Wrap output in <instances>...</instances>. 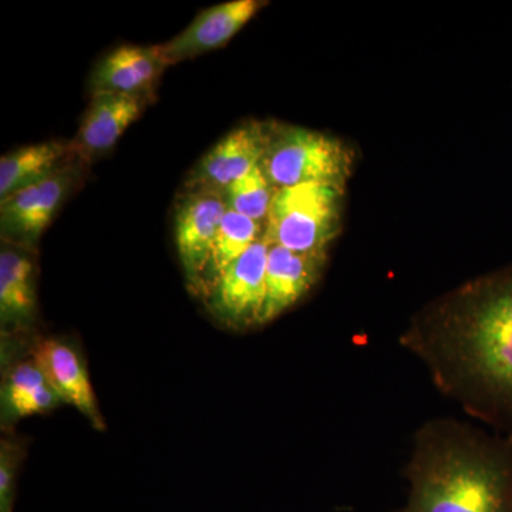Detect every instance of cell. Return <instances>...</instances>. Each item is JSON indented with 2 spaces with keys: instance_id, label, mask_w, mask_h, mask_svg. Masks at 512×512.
Returning a JSON list of instances; mask_svg holds the SVG:
<instances>
[{
  "instance_id": "obj_8",
  "label": "cell",
  "mask_w": 512,
  "mask_h": 512,
  "mask_svg": "<svg viewBox=\"0 0 512 512\" xmlns=\"http://www.w3.org/2000/svg\"><path fill=\"white\" fill-rule=\"evenodd\" d=\"M228 207L224 194L183 191L174 212V237L188 288L197 293L222 218Z\"/></svg>"
},
{
  "instance_id": "obj_18",
  "label": "cell",
  "mask_w": 512,
  "mask_h": 512,
  "mask_svg": "<svg viewBox=\"0 0 512 512\" xmlns=\"http://www.w3.org/2000/svg\"><path fill=\"white\" fill-rule=\"evenodd\" d=\"M275 192L276 188L266 177L264 168L259 163L244 177L229 185L224 192V198L228 210L265 225Z\"/></svg>"
},
{
  "instance_id": "obj_19",
  "label": "cell",
  "mask_w": 512,
  "mask_h": 512,
  "mask_svg": "<svg viewBox=\"0 0 512 512\" xmlns=\"http://www.w3.org/2000/svg\"><path fill=\"white\" fill-rule=\"evenodd\" d=\"M26 456L25 441L16 436L0 441V512H13L18 485L19 467Z\"/></svg>"
},
{
  "instance_id": "obj_14",
  "label": "cell",
  "mask_w": 512,
  "mask_h": 512,
  "mask_svg": "<svg viewBox=\"0 0 512 512\" xmlns=\"http://www.w3.org/2000/svg\"><path fill=\"white\" fill-rule=\"evenodd\" d=\"M167 67L156 46H119L94 66L89 80L90 92L92 96L153 97L158 80Z\"/></svg>"
},
{
  "instance_id": "obj_12",
  "label": "cell",
  "mask_w": 512,
  "mask_h": 512,
  "mask_svg": "<svg viewBox=\"0 0 512 512\" xmlns=\"http://www.w3.org/2000/svg\"><path fill=\"white\" fill-rule=\"evenodd\" d=\"M36 251L2 242L0 326L2 338L29 333L37 316Z\"/></svg>"
},
{
  "instance_id": "obj_15",
  "label": "cell",
  "mask_w": 512,
  "mask_h": 512,
  "mask_svg": "<svg viewBox=\"0 0 512 512\" xmlns=\"http://www.w3.org/2000/svg\"><path fill=\"white\" fill-rule=\"evenodd\" d=\"M56 390L47 382L35 360L15 363L3 373L0 390V421L3 431L12 429L19 420L47 414L62 406Z\"/></svg>"
},
{
  "instance_id": "obj_1",
  "label": "cell",
  "mask_w": 512,
  "mask_h": 512,
  "mask_svg": "<svg viewBox=\"0 0 512 512\" xmlns=\"http://www.w3.org/2000/svg\"><path fill=\"white\" fill-rule=\"evenodd\" d=\"M399 342L441 396L512 440V264L427 303Z\"/></svg>"
},
{
  "instance_id": "obj_6",
  "label": "cell",
  "mask_w": 512,
  "mask_h": 512,
  "mask_svg": "<svg viewBox=\"0 0 512 512\" xmlns=\"http://www.w3.org/2000/svg\"><path fill=\"white\" fill-rule=\"evenodd\" d=\"M269 244L256 241L204 296L212 318L225 328L245 330L261 326Z\"/></svg>"
},
{
  "instance_id": "obj_10",
  "label": "cell",
  "mask_w": 512,
  "mask_h": 512,
  "mask_svg": "<svg viewBox=\"0 0 512 512\" xmlns=\"http://www.w3.org/2000/svg\"><path fill=\"white\" fill-rule=\"evenodd\" d=\"M30 357L42 369L47 382L64 404L79 410L93 429L106 430V420L100 412L86 362L69 340L37 339L30 349Z\"/></svg>"
},
{
  "instance_id": "obj_11",
  "label": "cell",
  "mask_w": 512,
  "mask_h": 512,
  "mask_svg": "<svg viewBox=\"0 0 512 512\" xmlns=\"http://www.w3.org/2000/svg\"><path fill=\"white\" fill-rule=\"evenodd\" d=\"M151 97L97 94L89 107L72 147L73 157L83 164L96 160L119 143L128 127L146 110Z\"/></svg>"
},
{
  "instance_id": "obj_16",
  "label": "cell",
  "mask_w": 512,
  "mask_h": 512,
  "mask_svg": "<svg viewBox=\"0 0 512 512\" xmlns=\"http://www.w3.org/2000/svg\"><path fill=\"white\" fill-rule=\"evenodd\" d=\"M74 160L70 143L46 141L16 148L0 158V200L39 183Z\"/></svg>"
},
{
  "instance_id": "obj_9",
  "label": "cell",
  "mask_w": 512,
  "mask_h": 512,
  "mask_svg": "<svg viewBox=\"0 0 512 512\" xmlns=\"http://www.w3.org/2000/svg\"><path fill=\"white\" fill-rule=\"evenodd\" d=\"M268 5L262 0H231L201 10L173 39L156 45L167 66L205 55L227 45L239 30Z\"/></svg>"
},
{
  "instance_id": "obj_13",
  "label": "cell",
  "mask_w": 512,
  "mask_h": 512,
  "mask_svg": "<svg viewBox=\"0 0 512 512\" xmlns=\"http://www.w3.org/2000/svg\"><path fill=\"white\" fill-rule=\"evenodd\" d=\"M328 256L296 254L269 245L265 275V302L261 326L278 319L318 284Z\"/></svg>"
},
{
  "instance_id": "obj_5",
  "label": "cell",
  "mask_w": 512,
  "mask_h": 512,
  "mask_svg": "<svg viewBox=\"0 0 512 512\" xmlns=\"http://www.w3.org/2000/svg\"><path fill=\"white\" fill-rule=\"evenodd\" d=\"M82 161H70L45 180L0 200L2 242L36 251L43 232L82 177Z\"/></svg>"
},
{
  "instance_id": "obj_7",
  "label": "cell",
  "mask_w": 512,
  "mask_h": 512,
  "mask_svg": "<svg viewBox=\"0 0 512 512\" xmlns=\"http://www.w3.org/2000/svg\"><path fill=\"white\" fill-rule=\"evenodd\" d=\"M271 121L249 120L229 131L195 164L183 191L224 194L229 185L248 174L264 157Z\"/></svg>"
},
{
  "instance_id": "obj_3",
  "label": "cell",
  "mask_w": 512,
  "mask_h": 512,
  "mask_svg": "<svg viewBox=\"0 0 512 512\" xmlns=\"http://www.w3.org/2000/svg\"><path fill=\"white\" fill-rule=\"evenodd\" d=\"M261 165L276 190L302 184L346 188L355 153L328 133L271 121Z\"/></svg>"
},
{
  "instance_id": "obj_17",
  "label": "cell",
  "mask_w": 512,
  "mask_h": 512,
  "mask_svg": "<svg viewBox=\"0 0 512 512\" xmlns=\"http://www.w3.org/2000/svg\"><path fill=\"white\" fill-rule=\"evenodd\" d=\"M265 235V225L228 210L222 218L210 258L202 272L198 295L204 298L222 274Z\"/></svg>"
},
{
  "instance_id": "obj_4",
  "label": "cell",
  "mask_w": 512,
  "mask_h": 512,
  "mask_svg": "<svg viewBox=\"0 0 512 512\" xmlns=\"http://www.w3.org/2000/svg\"><path fill=\"white\" fill-rule=\"evenodd\" d=\"M345 188L302 184L276 190L265 238L296 254L328 256L342 227Z\"/></svg>"
},
{
  "instance_id": "obj_2",
  "label": "cell",
  "mask_w": 512,
  "mask_h": 512,
  "mask_svg": "<svg viewBox=\"0 0 512 512\" xmlns=\"http://www.w3.org/2000/svg\"><path fill=\"white\" fill-rule=\"evenodd\" d=\"M403 476L396 512H512V440L456 417L421 424Z\"/></svg>"
}]
</instances>
